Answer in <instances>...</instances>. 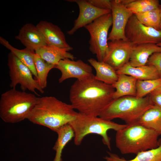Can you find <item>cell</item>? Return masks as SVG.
Listing matches in <instances>:
<instances>
[{"label":"cell","instance_id":"obj_1","mask_svg":"<svg viewBox=\"0 0 161 161\" xmlns=\"http://www.w3.org/2000/svg\"><path fill=\"white\" fill-rule=\"evenodd\" d=\"M113 86L95 79V75L77 80L69 91L71 104L79 112L99 117L114 100Z\"/></svg>","mask_w":161,"mask_h":161},{"label":"cell","instance_id":"obj_2","mask_svg":"<svg viewBox=\"0 0 161 161\" xmlns=\"http://www.w3.org/2000/svg\"><path fill=\"white\" fill-rule=\"evenodd\" d=\"M78 113L71 104L53 96H44L38 97L27 119L56 132L61 127L74 120Z\"/></svg>","mask_w":161,"mask_h":161},{"label":"cell","instance_id":"obj_3","mask_svg":"<svg viewBox=\"0 0 161 161\" xmlns=\"http://www.w3.org/2000/svg\"><path fill=\"white\" fill-rule=\"evenodd\" d=\"M160 135L155 131L138 123L128 125L116 131V146L123 154L136 155L157 147Z\"/></svg>","mask_w":161,"mask_h":161},{"label":"cell","instance_id":"obj_4","mask_svg":"<svg viewBox=\"0 0 161 161\" xmlns=\"http://www.w3.org/2000/svg\"><path fill=\"white\" fill-rule=\"evenodd\" d=\"M38 97L11 88L1 95L0 117L5 122L14 123L28 119Z\"/></svg>","mask_w":161,"mask_h":161},{"label":"cell","instance_id":"obj_5","mask_svg":"<svg viewBox=\"0 0 161 161\" xmlns=\"http://www.w3.org/2000/svg\"><path fill=\"white\" fill-rule=\"evenodd\" d=\"M153 104L149 95L143 97L126 96L114 100L99 117L112 120L119 118L129 125L136 123Z\"/></svg>","mask_w":161,"mask_h":161},{"label":"cell","instance_id":"obj_6","mask_svg":"<svg viewBox=\"0 0 161 161\" xmlns=\"http://www.w3.org/2000/svg\"><path fill=\"white\" fill-rule=\"evenodd\" d=\"M69 124L74 132V143L75 145H80L87 135L96 134L102 137L103 143L110 151L111 138L107 134L108 131L113 129L117 131L128 125L118 124L99 117L89 116L79 112L74 120Z\"/></svg>","mask_w":161,"mask_h":161},{"label":"cell","instance_id":"obj_7","mask_svg":"<svg viewBox=\"0 0 161 161\" xmlns=\"http://www.w3.org/2000/svg\"><path fill=\"white\" fill-rule=\"evenodd\" d=\"M111 13L102 15L84 27L89 33V49L97 60L103 61L108 48V33L112 25Z\"/></svg>","mask_w":161,"mask_h":161},{"label":"cell","instance_id":"obj_8","mask_svg":"<svg viewBox=\"0 0 161 161\" xmlns=\"http://www.w3.org/2000/svg\"><path fill=\"white\" fill-rule=\"evenodd\" d=\"M7 64L11 81L10 86L11 88H16L17 85L19 84L22 91L28 90L38 96L39 95L36 90L41 93L44 92L37 80L33 78L30 69L11 52L8 55Z\"/></svg>","mask_w":161,"mask_h":161},{"label":"cell","instance_id":"obj_9","mask_svg":"<svg viewBox=\"0 0 161 161\" xmlns=\"http://www.w3.org/2000/svg\"><path fill=\"white\" fill-rule=\"evenodd\" d=\"M125 34L127 39L135 45L161 42V30L145 25L134 14L129 20Z\"/></svg>","mask_w":161,"mask_h":161},{"label":"cell","instance_id":"obj_10","mask_svg":"<svg viewBox=\"0 0 161 161\" xmlns=\"http://www.w3.org/2000/svg\"><path fill=\"white\" fill-rule=\"evenodd\" d=\"M134 45L128 40L109 41L108 50L103 61L118 70L129 62Z\"/></svg>","mask_w":161,"mask_h":161},{"label":"cell","instance_id":"obj_11","mask_svg":"<svg viewBox=\"0 0 161 161\" xmlns=\"http://www.w3.org/2000/svg\"><path fill=\"white\" fill-rule=\"evenodd\" d=\"M112 27L108 41L122 39L127 40L125 30L129 19L133 14L120 0H112Z\"/></svg>","mask_w":161,"mask_h":161},{"label":"cell","instance_id":"obj_12","mask_svg":"<svg viewBox=\"0 0 161 161\" xmlns=\"http://www.w3.org/2000/svg\"><path fill=\"white\" fill-rule=\"evenodd\" d=\"M55 68L61 72V76L58 80L59 83L70 78L81 80L94 75L92 66L81 60L76 61L68 58L62 60L55 65Z\"/></svg>","mask_w":161,"mask_h":161},{"label":"cell","instance_id":"obj_13","mask_svg":"<svg viewBox=\"0 0 161 161\" xmlns=\"http://www.w3.org/2000/svg\"><path fill=\"white\" fill-rule=\"evenodd\" d=\"M76 3L78 5L79 13L77 18L75 20L73 27L67 31L68 34L72 35L78 29L91 23L98 17L109 13L111 10L98 8L85 0H68Z\"/></svg>","mask_w":161,"mask_h":161},{"label":"cell","instance_id":"obj_14","mask_svg":"<svg viewBox=\"0 0 161 161\" xmlns=\"http://www.w3.org/2000/svg\"><path fill=\"white\" fill-rule=\"evenodd\" d=\"M36 26L43 34L47 45L69 51L73 49L67 43L64 33L57 25L47 21H42Z\"/></svg>","mask_w":161,"mask_h":161},{"label":"cell","instance_id":"obj_15","mask_svg":"<svg viewBox=\"0 0 161 161\" xmlns=\"http://www.w3.org/2000/svg\"><path fill=\"white\" fill-rule=\"evenodd\" d=\"M15 38L20 41L26 48L34 51L47 45L41 32L36 26L31 23L24 25Z\"/></svg>","mask_w":161,"mask_h":161},{"label":"cell","instance_id":"obj_16","mask_svg":"<svg viewBox=\"0 0 161 161\" xmlns=\"http://www.w3.org/2000/svg\"><path fill=\"white\" fill-rule=\"evenodd\" d=\"M161 52V47L157 44L149 43L134 45L132 50L129 63L134 67L145 65L149 58L152 54Z\"/></svg>","mask_w":161,"mask_h":161},{"label":"cell","instance_id":"obj_17","mask_svg":"<svg viewBox=\"0 0 161 161\" xmlns=\"http://www.w3.org/2000/svg\"><path fill=\"white\" fill-rule=\"evenodd\" d=\"M116 72L118 74L130 75L137 80H154L160 78L157 70L153 66L145 65L134 67L131 66L129 62Z\"/></svg>","mask_w":161,"mask_h":161},{"label":"cell","instance_id":"obj_18","mask_svg":"<svg viewBox=\"0 0 161 161\" xmlns=\"http://www.w3.org/2000/svg\"><path fill=\"white\" fill-rule=\"evenodd\" d=\"M67 49L47 45L36 49L35 53L49 63L55 66L61 60L68 58L74 60L75 57Z\"/></svg>","mask_w":161,"mask_h":161},{"label":"cell","instance_id":"obj_19","mask_svg":"<svg viewBox=\"0 0 161 161\" xmlns=\"http://www.w3.org/2000/svg\"><path fill=\"white\" fill-rule=\"evenodd\" d=\"M118 75L117 80L112 85L115 89L114 99L126 96H136L137 80L127 75L118 74Z\"/></svg>","mask_w":161,"mask_h":161},{"label":"cell","instance_id":"obj_20","mask_svg":"<svg viewBox=\"0 0 161 161\" xmlns=\"http://www.w3.org/2000/svg\"><path fill=\"white\" fill-rule=\"evenodd\" d=\"M88 61L96 71L95 77L97 80L111 85L117 80L118 75L116 71L109 64L93 58H89Z\"/></svg>","mask_w":161,"mask_h":161},{"label":"cell","instance_id":"obj_21","mask_svg":"<svg viewBox=\"0 0 161 161\" xmlns=\"http://www.w3.org/2000/svg\"><path fill=\"white\" fill-rule=\"evenodd\" d=\"M0 43L30 69L36 80L37 74L34 60L35 51L27 48L22 49L15 48L2 37H0Z\"/></svg>","mask_w":161,"mask_h":161},{"label":"cell","instance_id":"obj_22","mask_svg":"<svg viewBox=\"0 0 161 161\" xmlns=\"http://www.w3.org/2000/svg\"><path fill=\"white\" fill-rule=\"evenodd\" d=\"M157 148L139 152L133 159L127 160L117 154L107 151L108 156L103 157L106 161H161V138Z\"/></svg>","mask_w":161,"mask_h":161},{"label":"cell","instance_id":"obj_23","mask_svg":"<svg viewBox=\"0 0 161 161\" xmlns=\"http://www.w3.org/2000/svg\"><path fill=\"white\" fill-rule=\"evenodd\" d=\"M137 123L161 135V108L153 105L144 113Z\"/></svg>","mask_w":161,"mask_h":161},{"label":"cell","instance_id":"obj_24","mask_svg":"<svg viewBox=\"0 0 161 161\" xmlns=\"http://www.w3.org/2000/svg\"><path fill=\"white\" fill-rule=\"evenodd\" d=\"M58 138L53 149L55 151V155L54 161H62L63 150L66 144L74 137L73 129L69 124H65L59 128L56 132Z\"/></svg>","mask_w":161,"mask_h":161},{"label":"cell","instance_id":"obj_25","mask_svg":"<svg viewBox=\"0 0 161 161\" xmlns=\"http://www.w3.org/2000/svg\"><path fill=\"white\" fill-rule=\"evenodd\" d=\"M34 62L37 74L36 80L41 87L43 89L47 85V78L48 73L55 66L48 63L35 53L34 55Z\"/></svg>","mask_w":161,"mask_h":161},{"label":"cell","instance_id":"obj_26","mask_svg":"<svg viewBox=\"0 0 161 161\" xmlns=\"http://www.w3.org/2000/svg\"><path fill=\"white\" fill-rule=\"evenodd\" d=\"M159 2L158 0H133L126 7L133 14L142 13L158 8Z\"/></svg>","mask_w":161,"mask_h":161},{"label":"cell","instance_id":"obj_27","mask_svg":"<svg viewBox=\"0 0 161 161\" xmlns=\"http://www.w3.org/2000/svg\"><path fill=\"white\" fill-rule=\"evenodd\" d=\"M134 15L143 24L160 30V18L159 8L143 13Z\"/></svg>","mask_w":161,"mask_h":161},{"label":"cell","instance_id":"obj_28","mask_svg":"<svg viewBox=\"0 0 161 161\" xmlns=\"http://www.w3.org/2000/svg\"><path fill=\"white\" fill-rule=\"evenodd\" d=\"M160 86L161 78L154 80H137L136 97L138 98L145 97Z\"/></svg>","mask_w":161,"mask_h":161},{"label":"cell","instance_id":"obj_29","mask_svg":"<svg viewBox=\"0 0 161 161\" xmlns=\"http://www.w3.org/2000/svg\"><path fill=\"white\" fill-rule=\"evenodd\" d=\"M146 65L154 67L161 78V52L152 54L149 58Z\"/></svg>","mask_w":161,"mask_h":161},{"label":"cell","instance_id":"obj_30","mask_svg":"<svg viewBox=\"0 0 161 161\" xmlns=\"http://www.w3.org/2000/svg\"><path fill=\"white\" fill-rule=\"evenodd\" d=\"M89 3L98 8L111 10V0H88Z\"/></svg>","mask_w":161,"mask_h":161},{"label":"cell","instance_id":"obj_31","mask_svg":"<svg viewBox=\"0 0 161 161\" xmlns=\"http://www.w3.org/2000/svg\"><path fill=\"white\" fill-rule=\"evenodd\" d=\"M148 95L152 104L161 108V86L156 89Z\"/></svg>","mask_w":161,"mask_h":161},{"label":"cell","instance_id":"obj_32","mask_svg":"<svg viewBox=\"0 0 161 161\" xmlns=\"http://www.w3.org/2000/svg\"><path fill=\"white\" fill-rule=\"evenodd\" d=\"M159 8L160 11V30H161V4L160 5Z\"/></svg>","mask_w":161,"mask_h":161},{"label":"cell","instance_id":"obj_33","mask_svg":"<svg viewBox=\"0 0 161 161\" xmlns=\"http://www.w3.org/2000/svg\"><path fill=\"white\" fill-rule=\"evenodd\" d=\"M157 45L161 47V42L157 44Z\"/></svg>","mask_w":161,"mask_h":161}]
</instances>
